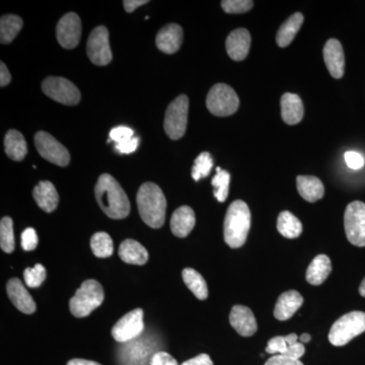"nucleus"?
Masks as SVG:
<instances>
[{"label":"nucleus","instance_id":"nucleus-1","mask_svg":"<svg viewBox=\"0 0 365 365\" xmlns=\"http://www.w3.org/2000/svg\"><path fill=\"white\" fill-rule=\"evenodd\" d=\"M95 194L98 205L108 217L123 220L130 213L128 197L111 175H101L95 187Z\"/></svg>","mask_w":365,"mask_h":365},{"label":"nucleus","instance_id":"nucleus-2","mask_svg":"<svg viewBox=\"0 0 365 365\" xmlns=\"http://www.w3.org/2000/svg\"><path fill=\"white\" fill-rule=\"evenodd\" d=\"M136 202L141 220L148 227H163L167 212V199L157 184L144 182L137 192Z\"/></svg>","mask_w":365,"mask_h":365},{"label":"nucleus","instance_id":"nucleus-3","mask_svg":"<svg viewBox=\"0 0 365 365\" xmlns=\"http://www.w3.org/2000/svg\"><path fill=\"white\" fill-rule=\"evenodd\" d=\"M251 227V211L246 202L235 200L230 204L223 223L225 241L232 249L241 248Z\"/></svg>","mask_w":365,"mask_h":365},{"label":"nucleus","instance_id":"nucleus-4","mask_svg":"<svg viewBox=\"0 0 365 365\" xmlns=\"http://www.w3.org/2000/svg\"><path fill=\"white\" fill-rule=\"evenodd\" d=\"M104 299V289L100 282L95 279L86 280L72 297L69 309L76 318H85L98 309Z\"/></svg>","mask_w":365,"mask_h":365},{"label":"nucleus","instance_id":"nucleus-5","mask_svg":"<svg viewBox=\"0 0 365 365\" xmlns=\"http://www.w3.org/2000/svg\"><path fill=\"white\" fill-rule=\"evenodd\" d=\"M365 332V313L351 312L344 314L333 324L329 333V341L334 346H344L353 338Z\"/></svg>","mask_w":365,"mask_h":365},{"label":"nucleus","instance_id":"nucleus-6","mask_svg":"<svg viewBox=\"0 0 365 365\" xmlns=\"http://www.w3.org/2000/svg\"><path fill=\"white\" fill-rule=\"evenodd\" d=\"M206 107L215 116H230L239 109L240 98L230 86L217 83L209 91L206 98Z\"/></svg>","mask_w":365,"mask_h":365},{"label":"nucleus","instance_id":"nucleus-7","mask_svg":"<svg viewBox=\"0 0 365 365\" xmlns=\"http://www.w3.org/2000/svg\"><path fill=\"white\" fill-rule=\"evenodd\" d=\"M189 98L186 95L179 96L168 107L165 116V133L173 140L185 135L188 123Z\"/></svg>","mask_w":365,"mask_h":365},{"label":"nucleus","instance_id":"nucleus-8","mask_svg":"<svg viewBox=\"0 0 365 365\" xmlns=\"http://www.w3.org/2000/svg\"><path fill=\"white\" fill-rule=\"evenodd\" d=\"M344 227L348 241L356 247H365V204L354 201L346 207Z\"/></svg>","mask_w":365,"mask_h":365},{"label":"nucleus","instance_id":"nucleus-9","mask_svg":"<svg viewBox=\"0 0 365 365\" xmlns=\"http://www.w3.org/2000/svg\"><path fill=\"white\" fill-rule=\"evenodd\" d=\"M42 90L46 96L62 105H78L81 98L78 88L64 78L49 76L43 81Z\"/></svg>","mask_w":365,"mask_h":365},{"label":"nucleus","instance_id":"nucleus-10","mask_svg":"<svg viewBox=\"0 0 365 365\" xmlns=\"http://www.w3.org/2000/svg\"><path fill=\"white\" fill-rule=\"evenodd\" d=\"M35 146L41 157L48 162L59 167H66L71 163V155L66 146L47 132L39 131L36 133Z\"/></svg>","mask_w":365,"mask_h":365},{"label":"nucleus","instance_id":"nucleus-11","mask_svg":"<svg viewBox=\"0 0 365 365\" xmlns=\"http://www.w3.org/2000/svg\"><path fill=\"white\" fill-rule=\"evenodd\" d=\"M88 58L95 66H108L112 61V51L110 47L109 32L104 26L93 29L88 40L86 48Z\"/></svg>","mask_w":365,"mask_h":365},{"label":"nucleus","instance_id":"nucleus-12","mask_svg":"<svg viewBox=\"0 0 365 365\" xmlns=\"http://www.w3.org/2000/svg\"><path fill=\"white\" fill-rule=\"evenodd\" d=\"M144 330L143 311L135 309L122 317L112 328V336L117 342H128L140 336Z\"/></svg>","mask_w":365,"mask_h":365},{"label":"nucleus","instance_id":"nucleus-13","mask_svg":"<svg viewBox=\"0 0 365 365\" xmlns=\"http://www.w3.org/2000/svg\"><path fill=\"white\" fill-rule=\"evenodd\" d=\"M56 37L59 44L66 49H73L81 42V21L78 14H66L60 19L56 26Z\"/></svg>","mask_w":365,"mask_h":365},{"label":"nucleus","instance_id":"nucleus-14","mask_svg":"<svg viewBox=\"0 0 365 365\" xmlns=\"http://www.w3.org/2000/svg\"><path fill=\"white\" fill-rule=\"evenodd\" d=\"M6 292L14 306L21 313L26 314L35 313L37 304L19 278H11L7 282Z\"/></svg>","mask_w":365,"mask_h":365},{"label":"nucleus","instance_id":"nucleus-15","mask_svg":"<svg viewBox=\"0 0 365 365\" xmlns=\"http://www.w3.org/2000/svg\"><path fill=\"white\" fill-rule=\"evenodd\" d=\"M230 323L242 337H251L258 330L256 318L249 307L237 304L230 314Z\"/></svg>","mask_w":365,"mask_h":365},{"label":"nucleus","instance_id":"nucleus-16","mask_svg":"<svg viewBox=\"0 0 365 365\" xmlns=\"http://www.w3.org/2000/svg\"><path fill=\"white\" fill-rule=\"evenodd\" d=\"M323 53L327 68L331 76L336 79L342 78L345 71V56L339 41H327Z\"/></svg>","mask_w":365,"mask_h":365},{"label":"nucleus","instance_id":"nucleus-17","mask_svg":"<svg viewBox=\"0 0 365 365\" xmlns=\"http://www.w3.org/2000/svg\"><path fill=\"white\" fill-rule=\"evenodd\" d=\"M225 47L228 56L235 61H242L251 48V35L246 29H237L228 35Z\"/></svg>","mask_w":365,"mask_h":365},{"label":"nucleus","instance_id":"nucleus-18","mask_svg":"<svg viewBox=\"0 0 365 365\" xmlns=\"http://www.w3.org/2000/svg\"><path fill=\"white\" fill-rule=\"evenodd\" d=\"M182 39H184V33L181 26L170 24L163 26L158 33L155 43L160 51L165 54H174L181 48Z\"/></svg>","mask_w":365,"mask_h":365},{"label":"nucleus","instance_id":"nucleus-19","mask_svg":"<svg viewBox=\"0 0 365 365\" xmlns=\"http://www.w3.org/2000/svg\"><path fill=\"white\" fill-rule=\"evenodd\" d=\"M304 304V297L297 290H289L278 297L274 309V317L279 321H287Z\"/></svg>","mask_w":365,"mask_h":365},{"label":"nucleus","instance_id":"nucleus-20","mask_svg":"<svg viewBox=\"0 0 365 365\" xmlns=\"http://www.w3.org/2000/svg\"><path fill=\"white\" fill-rule=\"evenodd\" d=\"M196 217L193 209L181 206L173 213L170 218V230L178 237H186L195 227Z\"/></svg>","mask_w":365,"mask_h":365},{"label":"nucleus","instance_id":"nucleus-21","mask_svg":"<svg viewBox=\"0 0 365 365\" xmlns=\"http://www.w3.org/2000/svg\"><path fill=\"white\" fill-rule=\"evenodd\" d=\"M281 117L288 125L299 123L304 118V108L302 98L295 93H287L281 98Z\"/></svg>","mask_w":365,"mask_h":365},{"label":"nucleus","instance_id":"nucleus-22","mask_svg":"<svg viewBox=\"0 0 365 365\" xmlns=\"http://www.w3.org/2000/svg\"><path fill=\"white\" fill-rule=\"evenodd\" d=\"M34 199L45 212L51 213L56 210L59 203V195L54 185L49 181L40 182L34 188Z\"/></svg>","mask_w":365,"mask_h":365},{"label":"nucleus","instance_id":"nucleus-23","mask_svg":"<svg viewBox=\"0 0 365 365\" xmlns=\"http://www.w3.org/2000/svg\"><path fill=\"white\" fill-rule=\"evenodd\" d=\"M119 257L125 263L141 266L148 261L150 255L140 242L128 239L120 245Z\"/></svg>","mask_w":365,"mask_h":365},{"label":"nucleus","instance_id":"nucleus-24","mask_svg":"<svg viewBox=\"0 0 365 365\" xmlns=\"http://www.w3.org/2000/svg\"><path fill=\"white\" fill-rule=\"evenodd\" d=\"M297 191L307 202H317L325 194L323 182L314 176H299L297 178Z\"/></svg>","mask_w":365,"mask_h":365},{"label":"nucleus","instance_id":"nucleus-25","mask_svg":"<svg viewBox=\"0 0 365 365\" xmlns=\"http://www.w3.org/2000/svg\"><path fill=\"white\" fill-rule=\"evenodd\" d=\"M332 272V264L326 255H318L309 264L307 270V282L313 285H321L325 282Z\"/></svg>","mask_w":365,"mask_h":365},{"label":"nucleus","instance_id":"nucleus-26","mask_svg":"<svg viewBox=\"0 0 365 365\" xmlns=\"http://www.w3.org/2000/svg\"><path fill=\"white\" fill-rule=\"evenodd\" d=\"M4 150L11 160L21 162L28 153L25 137L21 132L9 130L4 138Z\"/></svg>","mask_w":365,"mask_h":365},{"label":"nucleus","instance_id":"nucleus-27","mask_svg":"<svg viewBox=\"0 0 365 365\" xmlns=\"http://www.w3.org/2000/svg\"><path fill=\"white\" fill-rule=\"evenodd\" d=\"M304 23V16L300 13H295L278 30L276 35V42L281 48L287 47L292 44L297 34L299 32Z\"/></svg>","mask_w":365,"mask_h":365},{"label":"nucleus","instance_id":"nucleus-28","mask_svg":"<svg viewBox=\"0 0 365 365\" xmlns=\"http://www.w3.org/2000/svg\"><path fill=\"white\" fill-rule=\"evenodd\" d=\"M182 280L197 299L205 300L208 297L207 283L200 273L192 268H186L182 272Z\"/></svg>","mask_w":365,"mask_h":365},{"label":"nucleus","instance_id":"nucleus-29","mask_svg":"<svg viewBox=\"0 0 365 365\" xmlns=\"http://www.w3.org/2000/svg\"><path fill=\"white\" fill-rule=\"evenodd\" d=\"M277 230L287 239H297L302 232V225L297 216L289 211H283L278 216Z\"/></svg>","mask_w":365,"mask_h":365},{"label":"nucleus","instance_id":"nucleus-30","mask_svg":"<svg viewBox=\"0 0 365 365\" xmlns=\"http://www.w3.org/2000/svg\"><path fill=\"white\" fill-rule=\"evenodd\" d=\"M23 28V20L14 14H6L1 16L0 21V42L1 44H9L16 39L18 34Z\"/></svg>","mask_w":365,"mask_h":365},{"label":"nucleus","instance_id":"nucleus-31","mask_svg":"<svg viewBox=\"0 0 365 365\" xmlns=\"http://www.w3.org/2000/svg\"><path fill=\"white\" fill-rule=\"evenodd\" d=\"M91 249L98 258H108L114 253L112 237L107 232H98L91 237Z\"/></svg>","mask_w":365,"mask_h":365},{"label":"nucleus","instance_id":"nucleus-32","mask_svg":"<svg viewBox=\"0 0 365 365\" xmlns=\"http://www.w3.org/2000/svg\"><path fill=\"white\" fill-rule=\"evenodd\" d=\"M216 175L213 177L212 186L215 187V197L220 202H225L230 192V175L227 170H222L220 168L216 169Z\"/></svg>","mask_w":365,"mask_h":365},{"label":"nucleus","instance_id":"nucleus-33","mask_svg":"<svg viewBox=\"0 0 365 365\" xmlns=\"http://www.w3.org/2000/svg\"><path fill=\"white\" fill-rule=\"evenodd\" d=\"M0 247L7 254L14 251V222L11 217L6 216L0 222Z\"/></svg>","mask_w":365,"mask_h":365},{"label":"nucleus","instance_id":"nucleus-34","mask_svg":"<svg viewBox=\"0 0 365 365\" xmlns=\"http://www.w3.org/2000/svg\"><path fill=\"white\" fill-rule=\"evenodd\" d=\"M213 167V160L211 158L210 153H202L199 155L194 163L193 169H192V178L195 181L206 178L210 174V170Z\"/></svg>","mask_w":365,"mask_h":365},{"label":"nucleus","instance_id":"nucleus-35","mask_svg":"<svg viewBox=\"0 0 365 365\" xmlns=\"http://www.w3.org/2000/svg\"><path fill=\"white\" fill-rule=\"evenodd\" d=\"M24 279L30 288H38L43 284L46 279V269L41 264H37L34 268H26L24 272Z\"/></svg>","mask_w":365,"mask_h":365},{"label":"nucleus","instance_id":"nucleus-36","mask_svg":"<svg viewBox=\"0 0 365 365\" xmlns=\"http://www.w3.org/2000/svg\"><path fill=\"white\" fill-rule=\"evenodd\" d=\"M252 0H223L222 7L227 14H245L252 9Z\"/></svg>","mask_w":365,"mask_h":365},{"label":"nucleus","instance_id":"nucleus-37","mask_svg":"<svg viewBox=\"0 0 365 365\" xmlns=\"http://www.w3.org/2000/svg\"><path fill=\"white\" fill-rule=\"evenodd\" d=\"M21 248L25 251H33L38 246V235L32 227L26 228L21 234Z\"/></svg>","mask_w":365,"mask_h":365},{"label":"nucleus","instance_id":"nucleus-38","mask_svg":"<svg viewBox=\"0 0 365 365\" xmlns=\"http://www.w3.org/2000/svg\"><path fill=\"white\" fill-rule=\"evenodd\" d=\"M134 137V131L126 126H119L112 129L110 132V139L114 143H122L130 140Z\"/></svg>","mask_w":365,"mask_h":365},{"label":"nucleus","instance_id":"nucleus-39","mask_svg":"<svg viewBox=\"0 0 365 365\" xmlns=\"http://www.w3.org/2000/svg\"><path fill=\"white\" fill-rule=\"evenodd\" d=\"M287 343L285 338L282 336H277L272 339L268 341L267 347H266V352L269 354H283L287 349Z\"/></svg>","mask_w":365,"mask_h":365},{"label":"nucleus","instance_id":"nucleus-40","mask_svg":"<svg viewBox=\"0 0 365 365\" xmlns=\"http://www.w3.org/2000/svg\"><path fill=\"white\" fill-rule=\"evenodd\" d=\"M345 162L350 169L359 170L364 165V158L356 151H347L345 153Z\"/></svg>","mask_w":365,"mask_h":365},{"label":"nucleus","instance_id":"nucleus-41","mask_svg":"<svg viewBox=\"0 0 365 365\" xmlns=\"http://www.w3.org/2000/svg\"><path fill=\"white\" fill-rule=\"evenodd\" d=\"M150 365H179V364L169 353L158 352L151 357Z\"/></svg>","mask_w":365,"mask_h":365},{"label":"nucleus","instance_id":"nucleus-42","mask_svg":"<svg viewBox=\"0 0 365 365\" xmlns=\"http://www.w3.org/2000/svg\"><path fill=\"white\" fill-rule=\"evenodd\" d=\"M304 352H306V348H304V344L297 342L294 345H288L287 351L281 355L290 359L299 360L300 357L304 354Z\"/></svg>","mask_w":365,"mask_h":365},{"label":"nucleus","instance_id":"nucleus-43","mask_svg":"<svg viewBox=\"0 0 365 365\" xmlns=\"http://www.w3.org/2000/svg\"><path fill=\"white\" fill-rule=\"evenodd\" d=\"M139 144L138 137H133L130 140L125 141V143H117L116 150L120 153H125V155H129V153H134L136 150L137 146Z\"/></svg>","mask_w":365,"mask_h":365},{"label":"nucleus","instance_id":"nucleus-44","mask_svg":"<svg viewBox=\"0 0 365 365\" xmlns=\"http://www.w3.org/2000/svg\"><path fill=\"white\" fill-rule=\"evenodd\" d=\"M265 365H304L300 360L288 359L282 355H273L266 362Z\"/></svg>","mask_w":365,"mask_h":365},{"label":"nucleus","instance_id":"nucleus-45","mask_svg":"<svg viewBox=\"0 0 365 365\" xmlns=\"http://www.w3.org/2000/svg\"><path fill=\"white\" fill-rule=\"evenodd\" d=\"M181 365H213L212 360L207 354H199L198 356L194 357L182 362Z\"/></svg>","mask_w":365,"mask_h":365},{"label":"nucleus","instance_id":"nucleus-46","mask_svg":"<svg viewBox=\"0 0 365 365\" xmlns=\"http://www.w3.org/2000/svg\"><path fill=\"white\" fill-rule=\"evenodd\" d=\"M11 76L4 62L0 63V86L4 88L11 83Z\"/></svg>","mask_w":365,"mask_h":365},{"label":"nucleus","instance_id":"nucleus-47","mask_svg":"<svg viewBox=\"0 0 365 365\" xmlns=\"http://www.w3.org/2000/svg\"><path fill=\"white\" fill-rule=\"evenodd\" d=\"M148 4V0H125L123 2L125 11L127 13H132L135 11L137 7Z\"/></svg>","mask_w":365,"mask_h":365},{"label":"nucleus","instance_id":"nucleus-48","mask_svg":"<svg viewBox=\"0 0 365 365\" xmlns=\"http://www.w3.org/2000/svg\"><path fill=\"white\" fill-rule=\"evenodd\" d=\"M67 365H102L100 364H98V362L96 361H91V360H86V359H71L69 360L68 364Z\"/></svg>","mask_w":365,"mask_h":365},{"label":"nucleus","instance_id":"nucleus-49","mask_svg":"<svg viewBox=\"0 0 365 365\" xmlns=\"http://www.w3.org/2000/svg\"><path fill=\"white\" fill-rule=\"evenodd\" d=\"M284 338L287 345H294L295 343H297V340L299 339V337H297V334L294 333L289 334V335L285 336Z\"/></svg>","mask_w":365,"mask_h":365},{"label":"nucleus","instance_id":"nucleus-50","mask_svg":"<svg viewBox=\"0 0 365 365\" xmlns=\"http://www.w3.org/2000/svg\"><path fill=\"white\" fill-rule=\"evenodd\" d=\"M311 339V335L307 333L302 334L299 337L300 343H302V344H304V343H309Z\"/></svg>","mask_w":365,"mask_h":365},{"label":"nucleus","instance_id":"nucleus-51","mask_svg":"<svg viewBox=\"0 0 365 365\" xmlns=\"http://www.w3.org/2000/svg\"><path fill=\"white\" fill-rule=\"evenodd\" d=\"M359 294L361 297H365V278L362 280L361 284H360Z\"/></svg>","mask_w":365,"mask_h":365}]
</instances>
